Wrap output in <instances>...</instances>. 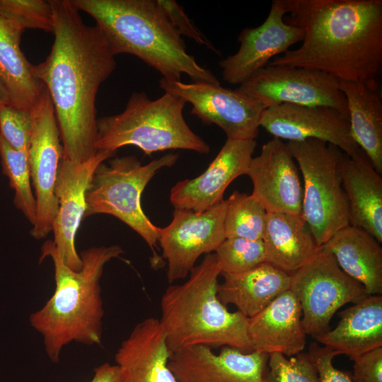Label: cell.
I'll return each mask as SVG.
<instances>
[{
    "label": "cell",
    "mask_w": 382,
    "mask_h": 382,
    "mask_svg": "<svg viewBox=\"0 0 382 382\" xmlns=\"http://www.w3.org/2000/svg\"><path fill=\"white\" fill-rule=\"evenodd\" d=\"M54 42L47 58L33 65L52 100L62 157L83 163L98 151L96 100L116 67L115 56L95 25H86L71 0H50Z\"/></svg>",
    "instance_id": "cell-1"
},
{
    "label": "cell",
    "mask_w": 382,
    "mask_h": 382,
    "mask_svg": "<svg viewBox=\"0 0 382 382\" xmlns=\"http://www.w3.org/2000/svg\"><path fill=\"white\" fill-rule=\"evenodd\" d=\"M285 21L303 30L301 45L269 65L325 72L340 81L371 82L382 66L381 0H284Z\"/></svg>",
    "instance_id": "cell-2"
},
{
    "label": "cell",
    "mask_w": 382,
    "mask_h": 382,
    "mask_svg": "<svg viewBox=\"0 0 382 382\" xmlns=\"http://www.w3.org/2000/svg\"><path fill=\"white\" fill-rule=\"evenodd\" d=\"M123 253L118 245L88 248L79 253L82 267L75 271L64 263L53 241L43 243L40 260L49 257L52 261L55 289L29 320L42 337L52 362L59 361L62 349L70 342L101 344L104 311L100 279L105 265Z\"/></svg>",
    "instance_id": "cell-3"
},
{
    "label": "cell",
    "mask_w": 382,
    "mask_h": 382,
    "mask_svg": "<svg viewBox=\"0 0 382 382\" xmlns=\"http://www.w3.org/2000/svg\"><path fill=\"white\" fill-rule=\"evenodd\" d=\"M96 21L112 53L138 57L170 81L183 74L193 82L220 84L186 50L156 0H71Z\"/></svg>",
    "instance_id": "cell-4"
},
{
    "label": "cell",
    "mask_w": 382,
    "mask_h": 382,
    "mask_svg": "<svg viewBox=\"0 0 382 382\" xmlns=\"http://www.w3.org/2000/svg\"><path fill=\"white\" fill-rule=\"evenodd\" d=\"M219 275L215 253L207 254L185 282L170 284L163 292L159 321L171 354L199 345L253 352L248 318L229 311L218 297Z\"/></svg>",
    "instance_id": "cell-5"
},
{
    "label": "cell",
    "mask_w": 382,
    "mask_h": 382,
    "mask_svg": "<svg viewBox=\"0 0 382 382\" xmlns=\"http://www.w3.org/2000/svg\"><path fill=\"white\" fill-rule=\"evenodd\" d=\"M185 104L168 92L156 99L145 92H133L122 112L98 119L95 148L116 153L121 147L134 146L148 156L174 149L208 154L209 144L184 118Z\"/></svg>",
    "instance_id": "cell-6"
},
{
    "label": "cell",
    "mask_w": 382,
    "mask_h": 382,
    "mask_svg": "<svg viewBox=\"0 0 382 382\" xmlns=\"http://www.w3.org/2000/svg\"><path fill=\"white\" fill-rule=\"evenodd\" d=\"M178 159V154L169 153L146 165L135 156L117 157L108 165L100 163L86 191L84 218L97 214L116 217L137 232L158 259L155 248L159 227L143 211L141 198L158 171L173 166Z\"/></svg>",
    "instance_id": "cell-7"
},
{
    "label": "cell",
    "mask_w": 382,
    "mask_h": 382,
    "mask_svg": "<svg viewBox=\"0 0 382 382\" xmlns=\"http://www.w3.org/2000/svg\"><path fill=\"white\" fill-rule=\"evenodd\" d=\"M286 145L302 175L301 215L320 247L349 224L340 170L343 152L332 144L313 139L288 141Z\"/></svg>",
    "instance_id": "cell-8"
},
{
    "label": "cell",
    "mask_w": 382,
    "mask_h": 382,
    "mask_svg": "<svg viewBox=\"0 0 382 382\" xmlns=\"http://www.w3.org/2000/svg\"><path fill=\"white\" fill-rule=\"evenodd\" d=\"M290 276L289 289L301 305L306 333L313 338L328 330L339 308L369 296L360 283L341 270L332 254L323 245Z\"/></svg>",
    "instance_id": "cell-9"
},
{
    "label": "cell",
    "mask_w": 382,
    "mask_h": 382,
    "mask_svg": "<svg viewBox=\"0 0 382 382\" xmlns=\"http://www.w3.org/2000/svg\"><path fill=\"white\" fill-rule=\"evenodd\" d=\"M237 89L257 100L265 109L287 103L330 107L348 115L340 81L316 69L267 64Z\"/></svg>",
    "instance_id": "cell-10"
},
{
    "label": "cell",
    "mask_w": 382,
    "mask_h": 382,
    "mask_svg": "<svg viewBox=\"0 0 382 382\" xmlns=\"http://www.w3.org/2000/svg\"><path fill=\"white\" fill-rule=\"evenodd\" d=\"M226 199L202 212L175 209L170 223L158 230L170 284L188 277L199 257L213 253L225 240Z\"/></svg>",
    "instance_id": "cell-11"
},
{
    "label": "cell",
    "mask_w": 382,
    "mask_h": 382,
    "mask_svg": "<svg viewBox=\"0 0 382 382\" xmlns=\"http://www.w3.org/2000/svg\"><path fill=\"white\" fill-rule=\"evenodd\" d=\"M164 92L175 94L192 105L190 113L207 125H216L230 139H255L265 108L238 89L221 84L170 81L161 78Z\"/></svg>",
    "instance_id": "cell-12"
},
{
    "label": "cell",
    "mask_w": 382,
    "mask_h": 382,
    "mask_svg": "<svg viewBox=\"0 0 382 382\" xmlns=\"http://www.w3.org/2000/svg\"><path fill=\"white\" fill-rule=\"evenodd\" d=\"M33 112L34 124L28 159L37 211L30 235L36 239H42L52 231L57 212L54 188L63 155L54 106L46 88Z\"/></svg>",
    "instance_id": "cell-13"
},
{
    "label": "cell",
    "mask_w": 382,
    "mask_h": 382,
    "mask_svg": "<svg viewBox=\"0 0 382 382\" xmlns=\"http://www.w3.org/2000/svg\"><path fill=\"white\" fill-rule=\"evenodd\" d=\"M286 14L284 0H273L268 16L260 25L241 30L238 37V50L219 63L224 81L241 85L266 66L270 59L302 41L303 30L287 23L284 20Z\"/></svg>",
    "instance_id": "cell-14"
},
{
    "label": "cell",
    "mask_w": 382,
    "mask_h": 382,
    "mask_svg": "<svg viewBox=\"0 0 382 382\" xmlns=\"http://www.w3.org/2000/svg\"><path fill=\"white\" fill-rule=\"evenodd\" d=\"M274 138L289 141L318 139L352 156L361 149L354 141L349 115L326 106L280 104L265 109L260 120Z\"/></svg>",
    "instance_id": "cell-15"
},
{
    "label": "cell",
    "mask_w": 382,
    "mask_h": 382,
    "mask_svg": "<svg viewBox=\"0 0 382 382\" xmlns=\"http://www.w3.org/2000/svg\"><path fill=\"white\" fill-rule=\"evenodd\" d=\"M115 154L99 150L83 163H74L63 157L60 161L54 188L58 209L52 231L57 251L73 270H80L82 267L75 238L86 210V191L97 167Z\"/></svg>",
    "instance_id": "cell-16"
},
{
    "label": "cell",
    "mask_w": 382,
    "mask_h": 382,
    "mask_svg": "<svg viewBox=\"0 0 382 382\" xmlns=\"http://www.w3.org/2000/svg\"><path fill=\"white\" fill-rule=\"evenodd\" d=\"M253 183L252 195L267 212L301 214L303 184L299 170L286 144L272 138L253 157L246 174Z\"/></svg>",
    "instance_id": "cell-17"
},
{
    "label": "cell",
    "mask_w": 382,
    "mask_h": 382,
    "mask_svg": "<svg viewBox=\"0 0 382 382\" xmlns=\"http://www.w3.org/2000/svg\"><path fill=\"white\" fill-rule=\"evenodd\" d=\"M195 346L171 354L169 367L178 382H264L269 354L225 346L219 354Z\"/></svg>",
    "instance_id": "cell-18"
},
{
    "label": "cell",
    "mask_w": 382,
    "mask_h": 382,
    "mask_svg": "<svg viewBox=\"0 0 382 382\" xmlns=\"http://www.w3.org/2000/svg\"><path fill=\"white\" fill-rule=\"evenodd\" d=\"M255 139H230L199 176L178 182L170 190V201L175 209L204 212L221 202L227 187L245 175L253 158Z\"/></svg>",
    "instance_id": "cell-19"
},
{
    "label": "cell",
    "mask_w": 382,
    "mask_h": 382,
    "mask_svg": "<svg viewBox=\"0 0 382 382\" xmlns=\"http://www.w3.org/2000/svg\"><path fill=\"white\" fill-rule=\"evenodd\" d=\"M170 356L159 319L145 318L115 355L120 382H178L169 367Z\"/></svg>",
    "instance_id": "cell-20"
},
{
    "label": "cell",
    "mask_w": 382,
    "mask_h": 382,
    "mask_svg": "<svg viewBox=\"0 0 382 382\" xmlns=\"http://www.w3.org/2000/svg\"><path fill=\"white\" fill-rule=\"evenodd\" d=\"M306 335L301 305L290 289L248 318V336L252 351L293 357L304 349Z\"/></svg>",
    "instance_id": "cell-21"
},
{
    "label": "cell",
    "mask_w": 382,
    "mask_h": 382,
    "mask_svg": "<svg viewBox=\"0 0 382 382\" xmlns=\"http://www.w3.org/2000/svg\"><path fill=\"white\" fill-rule=\"evenodd\" d=\"M342 185L349 207V224L382 242V178L361 149L342 154L340 163Z\"/></svg>",
    "instance_id": "cell-22"
},
{
    "label": "cell",
    "mask_w": 382,
    "mask_h": 382,
    "mask_svg": "<svg viewBox=\"0 0 382 382\" xmlns=\"http://www.w3.org/2000/svg\"><path fill=\"white\" fill-rule=\"evenodd\" d=\"M340 312L332 330L315 337L324 347L350 359L382 347V296H369Z\"/></svg>",
    "instance_id": "cell-23"
},
{
    "label": "cell",
    "mask_w": 382,
    "mask_h": 382,
    "mask_svg": "<svg viewBox=\"0 0 382 382\" xmlns=\"http://www.w3.org/2000/svg\"><path fill=\"white\" fill-rule=\"evenodd\" d=\"M221 275L224 280L217 288L219 300L226 306L233 305L248 318L290 288L291 276L267 262L243 272Z\"/></svg>",
    "instance_id": "cell-24"
},
{
    "label": "cell",
    "mask_w": 382,
    "mask_h": 382,
    "mask_svg": "<svg viewBox=\"0 0 382 382\" xmlns=\"http://www.w3.org/2000/svg\"><path fill=\"white\" fill-rule=\"evenodd\" d=\"M368 232L349 224L323 246L341 270L360 283L369 296L382 294V248Z\"/></svg>",
    "instance_id": "cell-25"
},
{
    "label": "cell",
    "mask_w": 382,
    "mask_h": 382,
    "mask_svg": "<svg viewBox=\"0 0 382 382\" xmlns=\"http://www.w3.org/2000/svg\"><path fill=\"white\" fill-rule=\"evenodd\" d=\"M262 241L265 261L289 275L306 264L320 248L301 214L267 212Z\"/></svg>",
    "instance_id": "cell-26"
},
{
    "label": "cell",
    "mask_w": 382,
    "mask_h": 382,
    "mask_svg": "<svg viewBox=\"0 0 382 382\" xmlns=\"http://www.w3.org/2000/svg\"><path fill=\"white\" fill-rule=\"evenodd\" d=\"M347 107L352 137L382 174V100L378 81H340Z\"/></svg>",
    "instance_id": "cell-27"
},
{
    "label": "cell",
    "mask_w": 382,
    "mask_h": 382,
    "mask_svg": "<svg viewBox=\"0 0 382 382\" xmlns=\"http://www.w3.org/2000/svg\"><path fill=\"white\" fill-rule=\"evenodd\" d=\"M23 30L0 16V81L13 106L33 111L41 100L44 84L35 76L21 49Z\"/></svg>",
    "instance_id": "cell-28"
},
{
    "label": "cell",
    "mask_w": 382,
    "mask_h": 382,
    "mask_svg": "<svg viewBox=\"0 0 382 382\" xmlns=\"http://www.w3.org/2000/svg\"><path fill=\"white\" fill-rule=\"evenodd\" d=\"M267 214L252 195L234 191L226 199L224 223L226 238L262 240Z\"/></svg>",
    "instance_id": "cell-29"
},
{
    "label": "cell",
    "mask_w": 382,
    "mask_h": 382,
    "mask_svg": "<svg viewBox=\"0 0 382 382\" xmlns=\"http://www.w3.org/2000/svg\"><path fill=\"white\" fill-rule=\"evenodd\" d=\"M0 158L2 173L14 190L13 203L33 226L36 219V200L33 192L28 151L11 147L0 136Z\"/></svg>",
    "instance_id": "cell-30"
},
{
    "label": "cell",
    "mask_w": 382,
    "mask_h": 382,
    "mask_svg": "<svg viewBox=\"0 0 382 382\" xmlns=\"http://www.w3.org/2000/svg\"><path fill=\"white\" fill-rule=\"evenodd\" d=\"M214 253L221 274L243 272L266 262L262 240L226 238Z\"/></svg>",
    "instance_id": "cell-31"
},
{
    "label": "cell",
    "mask_w": 382,
    "mask_h": 382,
    "mask_svg": "<svg viewBox=\"0 0 382 382\" xmlns=\"http://www.w3.org/2000/svg\"><path fill=\"white\" fill-rule=\"evenodd\" d=\"M0 16L18 28L52 32V11L49 1L0 0Z\"/></svg>",
    "instance_id": "cell-32"
},
{
    "label": "cell",
    "mask_w": 382,
    "mask_h": 382,
    "mask_svg": "<svg viewBox=\"0 0 382 382\" xmlns=\"http://www.w3.org/2000/svg\"><path fill=\"white\" fill-rule=\"evenodd\" d=\"M264 382H319V378L308 352L289 359L280 353H272L269 354Z\"/></svg>",
    "instance_id": "cell-33"
},
{
    "label": "cell",
    "mask_w": 382,
    "mask_h": 382,
    "mask_svg": "<svg viewBox=\"0 0 382 382\" xmlns=\"http://www.w3.org/2000/svg\"><path fill=\"white\" fill-rule=\"evenodd\" d=\"M33 124V111L11 104L0 107V136L13 149L28 151Z\"/></svg>",
    "instance_id": "cell-34"
},
{
    "label": "cell",
    "mask_w": 382,
    "mask_h": 382,
    "mask_svg": "<svg viewBox=\"0 0 382 382\" xmlns=\"http://www.w3.org/2000/svg\"><path fill=\"white\" fill-rule=\"evenodd\" d=\"M157 4L164 11L173 27L180 36L183 35L192 40L197 44L205 46L217 54L220 52L212 43L195 25L185 13L184 8L175 0H156Z\"/></svg>",
    "instance_id": "cell-35"
},
{
    "label": "cell",
    "mask_w": 382,
    "mask_h": 382,
    "mask_svg": "<svg viewBox=\"0 0 382 382\" xmlns=\"http://www.w3.org/2000/svg\"><path fill=\"white\" fill-rule=\"evenodd\" d=\"M308 353L313 359L319 382H355L347 374L333 366L332 360L338 355L335 351L312 343Z\"/></svg>",
    "instance_id": "cell-36"
},
{
    "label": "cell",
    "mask_w": 382,
    "mask_h": 382,
    "mask_svg": "<svg viewBox=\"0 0 382 382\" xmlns=\"http://www.w3.org/2000/svg\"><path fill=\"white\" fill-rule=\"evenodd\" d=\"M354 361L355 382H382V347L351 359Z\"/></svg>",
    "instance_id": "cell-37"
},
{
    "label": "cell",
    "mask_w": 382,
    "mask_h": 382,
    "mask_svg": "<svg viewBox=\"0 0 382 382\" xmlns=\"http://www.w3.org/2000/svg\"><path fill=\"white\" fill-rule=\"evenodd\" d=\"M90 382H120V374L116 364L104 363L94 369V375Z\"/></svg>",
    "instance_id": "cell-38"
},
{
    "label": "cell",
    "mask_w": 382,
    "mask_h": 382,
    "mask_svg": "<svg viewBox=\"0 0 382 382\" xmlns=\"http://www.w3.org/2000/svg\"><path fill=\"white\" fill-rule=\"evenodd\" d=\"M7 104H10L9 97L0 81V107Z\"/></svg>",
    "instance_id": "cell-39"
}]
</instances>
